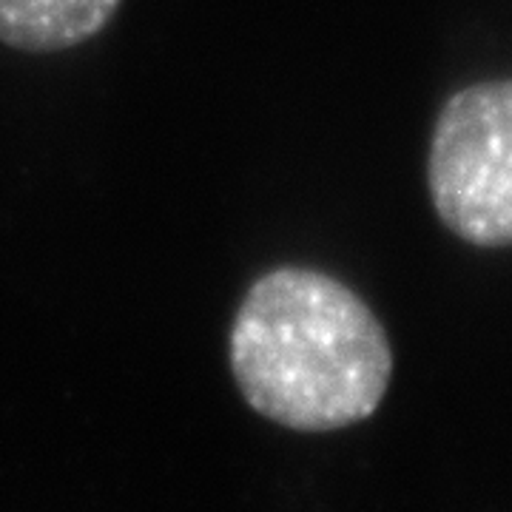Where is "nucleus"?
I'll return each mask as SVG.
<instances>
[{
    "label": "nucleus",
    "mask_w": 512,
    "mask_h": 512,
    "mask_svg": "<svg viewBox=\"0 0 512 512\" xmlns=\"http://www.w3.org/2000/svg\"><path fill=\"white\" fill-rule=\"evenodd\" d=\"M228 365L262 419L330 433L370 419L393 379L382 319L342 279L279 265L248 285L228 330Z\"/></svg>",
    "instance_id": "f257e3e1"
},
{
    "label": "nucleus",
    "mask_w": 512,
    "mask_h": 512,
    "mask_svg": "<svg viewBox=\"0 0 512 512\" xmlns=\"http://www.w3.org/2000/svg\"><path fill=\"white\" fill-rule=\"evenodd\" d=\"M427 191L441 225L476 248H512V77L444 100L427 151Z\"/></svg>",
    "instance_id": "f03ea898"
},
{
    "label": "nucleus",
    "mask_w": 512,
    "mask_h": 512,
    "mask_svg": "<svg viewBox=\"0 0 512 512\" xmlns=\"http://www.w3.org/2000/svg\"><path fill=\"white\" fill-rule=\"evenodd\" d=\"M123 0H0V43L26 55H55L100 35Z\"/></svg>",
    "instance_id": "7ed1b4c3"
}]
</instances>
